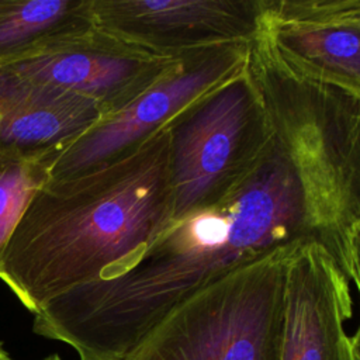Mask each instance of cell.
<instances>
[{
	"label": "cell",
	"instance_id": "6da1fadb",
	"mask_svg": "<svg viewBox=\"0 0 360 360\" xmlns=\"http://www.w3.org/2000/svg\"><path fill=\"white\" fill-rule=\"evenodd\" d=\"M312 242L304 198L276 143L214 205L173 219L120 274L75 287L35 315L34 332L80 360H124L177 305L235 267L277 248Z\"/></svg>",
	"mask_w": 360,
	"mask_h": 360
},
{
	"label": "cell",
	"instance_id": "7a4b0ae2",
	"mask_svg": "<svg viewBox=\"0 0 360 360\" xmlns=\"http://www.w3.org/2000/svg\"><path fill=\"white\" fill-rule=\"evenodd\" d=\"M173 219L167 124L121 159L32 197L0 278L37 314L55 297L127 270Z\"/></svg>",
	"mask_w": 360,
	"mask_h": 360
},
{
	"label": "cell",
	"instance_id": "3957f363",
	"mask_svg": "<svg viewBox=\"0 0 360 360\" xmlns=\"http://www.w3.org/2000/svg\"><path fill=\"white\" fill-rule=\"evenodd\" d=\"M246 70L300 183L311 239L350 280V243L360 226V94L297 73L257 35Z\"/></svg>",
	"mask_w": 360,
	"mask_h": 360
},
{
	"label": "cell",
	"instance_id": "277c9868",
	"mask_svg": "<svg viewBox=\"0 0 360 360\" xmlns=\"http://www.w3.org/2000/svg\"><path fill=\"white\" fill-rule=\"evenodd\" d=\"M301 245L277 248L205 285L124 360H281L285 270Z\"/></svg>",
	"mask_w": 360,
	"mask_h": 360
},
{
	"label": "cell",
	"instance_id": "5b68a950",
	"mask_svg": "<svg viewBox=\"0 0 360 360\" xmlns=\"http://www.w3.org/2000/svg\"><path fill=\"white\" fill-rule=\"evenodd\" d=\"M167 128L173 219L221 201L273 145L266 108L246 66L184 107Z\"/></svg>",
	"mask_w": 360,
	"mask_h": 360
},
{
	"label": "cell",
	"instance_id": "8992f818",
	"mask_svg": "<svg viewBox=\"0 0 360 360\" xmlns=\"http://www.w3.org/2000/svg\"><path fill=\"white\" fill-rule=\"evenodd\" d=\"M250 42L184 55L148 90L86 129L55 160L49 183L90 173L138 148L184 107L239 73L246 66Z\"/></svg>",
	"mask_w": 360,
	"mask_h": 360
},
{
	"label": "cell",
	"instance_id": "52a82bcc",
	"mask_svg": "<svg viewBox=\"0 0 360 360\" xmlns=\"http://www.w3.org/2000/svg\"><path fill=\"white\" fill-rule=\"evenodd\" d=\"M94 25L162 58L226 44L259 32L260 0H91Z\"/></svg>",
	"mask_w": 360,
	"mask_h": 360
},
{
	"label": "cell",
	"instance_id": "ba28073f",
	"mask_svg": "<svg viewBox=\"0 0 360 360\" xmlns=\"http://www.w3.org/2000/svg\"><path fill=\"white\" fill-rule=\"evenodd\" d=\"M183 56L152 55L93 25L4 66L91 100L104 117L148 90Z\"/></svg>",
	"mask_w": 360,
	"mask_h": 360
},
{
	"label": "cell",
	"instance_id": "9c48e42d",
	"mask_svg": "<svg viewBox=\"0 0 360 360\" xmlns=\"http://www.w3.org/2000/svg\"><path fill=\"white\" fill-rule=\"evenodd\" d=\"M257 37L297 73L360 94L354 0H260Z\"/></svg>",
	"mask_w": 360,
	"mask_h": 360
},
{
	"label": "cell",
	"instance_id": "30bf717a",
	"mask_svg": "<svg viewBox=\"0 0 360 360\" xmlns=\"http://www.w3.org/2000/svg\"><path fill=\"white\" fill-rule=\"evenodd\" d=\"M352 315L343 270L318 243L298 246L285 270L281 360H356L346 332Z\"/></svg>",
	"mask_w": 360,
	"mask_h": 360
},
{
	"label": "cell",
	"instance_id": "8fae6325",
	"mask_svg": "<svg viewBox=\"0 0 360 360\" xmlns=\"http://www.w3.org/2000/svg\"><path fill=\"white\" fill-rule=\"evenodd\" d=\"M103 117L89 98L0 65V146L55 160Z\"/></svg>",
	"mask_w": 360,
	"mask_h": 360
},
{
	"label": "cell",
	"instance_id": "7c38bea8",
	"mask_svg": "<svg viewBox=\"0 0 360 360\" xmlns=\"http://www.w3.org/2000/svg\"><path fill=\"white\" fill-rule=\"evenodd\" d=\"M93 25L91 0H0V65Z\"/></svg>",
	"mask_w": 360,
	"mask_h": 360
},
{
	"label": "cell",
	"instance_id": "4fadbf2b",
	"mask_svg": "<svg viewBox=\"0 0 360 360\" xmlns=\"http://www.w3.org/2000/svg\"><path fill=\"white\" fill-rule=\"evenodd\" d=\"M52 162L0 146V259L32 197L49 181Z\"/></svg>",
	"mask_w": 360,
	"mask_h": 360
},
{
	"label": "cell",
	"instance_id": "5bb4252c",
	"mask_svg": "<svg viewBox=\"0 0 360 360\" xmlns=\"http://www.w3.org/2000/svg\"><path fill=\"white\" fill-rule=\"evenodd\" d=\"M350 283L356 285L360 298V226L354 231L350 243Z\"/></svg>",
	"mask_w": 360,
	"mask_h": 360
},
{
	"label": "cell",
	"instance_id": "9a60e30c",
	"mask_svg": "<svg viewBox=\"0 0 360 360\" xmlns=\"http://www.w3.org/2000/svg\"><path fill=\"white\" fill-rule=\"evenodd\" d=\"M350 339H352V346H353L356 360H360V321L356 328V332L350 336Z\"/></svg>",
	"mask_w": 360,
	"mask_h": 360
},
{
	"label": "cell",
	"instance_id": "2e32d148",
	"mask_svg": "<svg viewBox=\"0 0 360 360\" xmlns=\"http://www.w3.org/2000/svg\"><path fill=\"white\" fill-rule=\"evenodd\" d=\"M0 360H13V357L8 354V352L4 349L3 343L0 342Z\"/></svg>",
	"mask_w": 360,
	"mask_h": 360
},
{
	"label": "cell",
	"instance_id": "e0dca14e",
	"mask_svg": "<svg viewBox=\"0 0 360 360\" xmlns=\"http://www.w3.org/2000/svg\"><path fill=\"white\" fill-rule=\"evenodd\" d=\"M42 360H62V359L58 354H51V356H48V357L42 359Z\"/></svg>",
	"mask_w": 360,
	"mask_h": 360
},
{
	"label": "cell",
	"instance_id": "ac0fdd59",
	"mask_svg": "<svg viewBox=\"0 0 360 360\" xmlns=\"http://www.w3.org/2000/svg\"><path fill=\"white\" fill-rule=\"evenodd\" d=\"M354 1H356V8H357V11L360 14V0H354Z\"/></svg>",
	"mask_w": 360,
	"mask_h": 360
}]
</instances>
